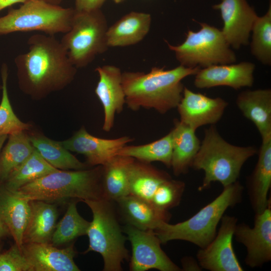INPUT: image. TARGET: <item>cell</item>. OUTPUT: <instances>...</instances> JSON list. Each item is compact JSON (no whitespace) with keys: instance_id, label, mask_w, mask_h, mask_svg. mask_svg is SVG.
Here are the masks:
<instances>
[{"instance_id":"1","label":"cell","mask_w":271,"mask_h":271,"mask_svg":"<svg viewBox=\"0 0 271 271\" xmlns=\"http://www.w3.org/2000/svg\"><path fill=\"white\" fill-rule=\"evenodd\" d=\"M27 43L28 51L15 59L19 87L24 94L39 100L73 81L77 68L60 41L53 35L35 34Z\"/></svg>"},{"instance_id":"35","label":"cell","mask_w":271,"mask_h":271,"mask_svg":"<svg viewBox=\"0 0 271 271\" xmlns=\"http://www.w3.org/2000/svg\"><path fill=\"white\" fill-rule=\"evenodd\" d=\"M185 189L183 181L171 178L160 185L151 203L161 209L168 210L180 204Z\"/></svg>"},{"instance_id":"10","label":"cell","mask_w":271,"mask_h":271,"mask_svg":"<svg viewBox=\"0 0 271 271\" xmlns=\"http://www.w3.org/2000/svg\"><path fill=\"white\" fill-rule=\"evenodd\" d=\"M123 231L131 247L130 270H181L163 250L160 240L154 230H141L126 224Z\"/></svg>"},{"instance_id":"5","label":"cell","mask_w":271,"mask_h":271,"mask_svg":"<svg viewBox=\"0 0 271 271\" xmlns=\"http://www.w3.org/2000/svg\"><path fill=\"white\" fill-rule=\"evenodd\" d=\"M102 175V165L74 171L59 170L15 191L30 201L49 203L68 199L96 200L103 198Z\"/></svg>"},{"instance_id":"29","label":"cell","mask_w":271,"mask_h":271,"mask_svg":"<svg viewBox=\"0 0 271 271\" xmlns=\"http://www.w3.org/2000/svg\"><path fill=\"white\" fill-rule=\"evenodd\" d=\"M26 131L8 136L7 144L0 153V184L3 183L10 173L26 161L35 150Z\"/></svg>"},{"instance_id":"23","label":"cell","mask_w":271,"mask_h":271,"mask_svg":"<svg viewBox=\"0 0 271 271\" xmlns=\"http://www.w3.org/2000/svg\"><path fill=\"white\" fill-rule=\"evenodd\" d=\"M151 20V15L146 13L132 12L125 15L108 28V48L128 46L140 42L149 33Z\"/></svg>"},{"instance_id":"33","label":"cell","mask_w":271,"mask_h":271,"mask_svg":"<svg viewBox=\"0 0 271 271\" xmlns=\"http://www.w3.org/2000/svg\"><path fill=\"white\" fill-rule=\"evenodd\" d=\"M250 50L252 55L264 65L271 64V5L266 13L257 17L252 28Z\"/></svg>"},{"instance_id":"18","label":"cell","mask_w":271,"mask_h":271,"mask_svg":"<svg viewBox=\"0 0 271 271\" xmlns=\"http://www.w3.org/2000/svg\"><path fill=\"white\" fill-rule=\"evenodd\" d=\"M21 251L29 271H79L74 260L73 244L58 248L49 243H23Z\"/></svg>"},{"instance_id":"28","label":"cell","mask_w":271,"mask_h":271,"mask_svg":"<svg viewBox=\"0 0 271 271\" xmlns=\"http://www.w3.org/2000/svg\"><path fill=\"white\" fill-rule=\"evenodd\" d=\"M35 149L54 168L61 170H83L89 167L66 149L60 142L52 140L44 135L29 134Z\"/></svg>"},{"instance_id":"42","label":"cell","mask_w":271,"mask_h":271,"mask_svg":"<svg viewBox=\"0 0 271 271\" xmlns=\"http://www.w3.org/2000/svg\"><path fill=\"white\" fill-rule=\"evenodd\" d=\"M49 4L53 5H58L61 2L62 0H41Z\"/></svg>"},{"instance_id":"9","label":"cell","mask_w":271,"mask_h":271,"mask_svg":"<svg viewBox=\"0 0 271 271\" xmlns=\"http://www.w3.org/2000/svg\"><path fill=\"white\" fill-rule=\"evenodd\" d=\"M199 24L200 30L197 32L188 30L182 44L175 46L166 42L180 65L202 68L235 63L236 55L230 48L221 30L205 23Z\"/></svg>"},{"instance_id":"8","label":"cell","mask_w":271,"mask_h":271,"mask_svg":"<svg viewBox=\"0 0 271 271\" xmlns=\"http://www.w3.org/2000/svg\"><path fill=\"white\" fill-rule=\"evenodd\" d=\"M75 10L41 0H28L0 18V35L39 31L49 35L64 34L71 26Z\"/></svg>"},{"instance_id":"34","label":"cell","mask_w":271,"mask_h":271,"mask_svg":"<svg viewBox=\"0 0 271 271\" xmlns=\"http://www.w3.org/2000/svg\"><path fill=\"white\" fill-rule=\"evenodd\" d=\"M8 70L7 64L4 63L1 68L2 97L0 103V134L9 136L17 132L28 130L32 125L22 121L14 112L8 92Z\"/></svg>"},{"instance_id":"7","label":"cell","mask_w":271,"mask_h":271,"mask_svg":"<svg viewBox=\"0 0 271 271\" xmlns=\"http://www.w3.org/2000/svg\"><path fill=\"white\" fill-rule=\"evenodd\" d=\"M108 28L105 17L100 9L88 12L75 10L71 28L64 34L60 42L76 68L87 66L96 56L107 50Z\"/></svg>"},{"instance_id":"37","label":"cell","mask_w":271,"mask_h":271,"mask_svg":"<svg viewBox=\"0 0 271 271\" xmlns=\"http://www.w3.org/2000/svg\"><path fill=\"white\" fill-rule=\"evenodd\" d=\"M76 11L88 12L99 10L105 0H75Z\"/></svg>"},{"instance_id":"40","label":"cell","mask_w":271,"mask_h":271,"mask_svg":"<svg viewBox=\"0 0 271 271\" xmlns=\"http://www.w3.org/2000/svg\"><path fill=\"white\" fill-rule=\"evenodd\" d=\"M9 233L8 227L0 216V239Z\"/></svg>"},{"instance_id":"13","label":"cell","mask_w":271,"mask_h":271,"mask_svg":"<svg viewBox=\"0 0 271 271\" xmlns=\"http://www.w3.org/2000/svg\"><path fill=\"white\" fill-rule=\"evenodd\" d=\"M220 11L221 30L229 45L235 49L248 45L253 24L258 16L246 0H220L213 6Z\"/></svg>"},{"instance_id":"36","label":"cell","mask_w":271,"mask_h":271,"mask_svg":"<svg viewBox=\"0 0 271 271\" xmlns=\"http://www.w3.org/2000/svg\"><path fill=\"white\" fill-rule=\"evenodd\" d=\"M0 271H29L27 261L16 243L1 253Z\"/></svg>"},{"instance_id":"14","label":"cell","mask_w":271,"mask_h":271,"mask_svg":"<svg viewBox=\"0 0 271 271\" xmlns=\"http://www.w3.org/2000/svg\"><path fill=\"white\" fill-rule=\"evenodd\" d=\"M228 105V103L221 97L211 98L184 87L177 108L179 120L196 130L201 126L216 123Z\"/></svg>"},{"instance_id":"4","label":"cell","mask_w":271,"mask_h":271,"mask_svg":"<svg viewBox=\"0 0 271 271\" xmlns=\"http://www.w3.org/2000/svg\"><path fill=\"white\" fill-rule=\"evenodd\" d=\"M243 191V187L238 181L224 186L215 199L188 219L174 224L162 222L154 231L161 244L181 240L203 248L215 236L225 211L241 202Z\"/></svg>"},{"instance_id":"6","label":"cell","mask_w":271,"mask_h":271,"mask_svg":"<svg viewBox=\"0 0 271 271\" xmlns=\"http://www.w3.org/2000/svg\"><path fill=\"white\" fill-rule=\"evenodd\" d=\"M83 202L90 208L93 215L86 234L89 246L84 253H99L103 260L104 271L122 270V264L128 258L129 251L125 246L127 239L119 224L113 202L103 198Z\"/></svg>"},{"instance_id":"2","label":"cell","mask_w":271,"mask_h":271,"mask_svg":"<svg viewBox=\"0 0 271 271\" xmlns=\"http://www.w3.org/2000/svg\"><path fill=\"white\" fill-rule=\"evenodd\" d=\"M200 69L180 65L169 70L154 67L147 73L124 72L122 84L125 104L133 111L144 108L165 114L177 108L180 102L184 87L182 80L195 75Z\"/></svg>"},{"instance_id":"41","label":"cell","mask_w":271,"mask_h":271,"mask_svg":"<svg viewBox=\"0 0 271 271\" xmlns=\"http://www.w3.org/2000/svg\"><path fill=\"white\" fill-rule=\"evenodd\" d=\"M8 136L7 134H0V153L2 151L3 146L8 138Z\"/></svg>"},{"instance_id":"27","label":"cell","mask_w":271,"mask_h":271,"mask_svg":"<svg viewBox=\"0 0 271 271\" xmlns=\"http://www.w3.org/2000/svg\"><path fill=\"white\" fill-rule=\"evenodd\" d=\"M171 178L167 172L151 163L134 159L129 171V194L151 202L160 185Z\"/></svg>"},{"instance_id":"15","label":"cell","mask_w":271,"mask_h":271,"mask_svg":"<svg viewBox=\"0 0 271 271\" xmlns=\"http://www.w3.org/2000/svg\"><path fill=\"white\" fill-rule=\"evenodd\" d=\"M133 140L128 136L114 139L98 138L83 126L71 138L60 142L68 151L84 155L89 167H95L104 165Z\"/></svg>"},{"instance_id":"3","label":"cell","mask_w":271,"mask_h":271,"mask_svg":"<svg viewBox=\"0 0 271 271\" xmlns=\"http://www.w3.org/2000/svg\"><path fill=\"white\" fill-rule=\"evenodd\" d=\"M257 151L253 146L240 147L228 143L214 124L211 125L204 130V138L191 166L204 173L198 190L206 189L214 182L224 187L238 181L243 165Z\"/></svg>"},{"instance_id":"44","label":"cell","mask_w":271,"mask_h":271,"mask_svg":"<svg viewBox=\"0 0 271 271\" xmlns=\"http://www.w3.org/2000/svg\"><path fill=\"white\" fill-rule=\"evenodd\" d=\"M0 254H1V248H0Z\"/></svg>"},{"instance_id":"38","label":"cell","mask_w":271,"mask_h":271,"mask_svg":"<svg viewBox=\"0 0 271 271\" xmlns=\"http://www.w3.org/2000/svg\"><path fill=\"white\" fill-rule=\"evenodd\" d=\"M182 270L186 271L201 270L202 268L197 260L191 256H185L181 260Z\"/></svg>"},{"instance_id":"26","label":"cell","mask_w":271,"mask_h":271,"mask_svg":"<svg viewBox=\"0 0 271 271\" xmlns=\"http://www.w3.org/2000/svg\"><path fill=\"white\" fill-rule=\"evenodd\" d=\"M134 160L130 157L117 155L102 165L104 198L115 202L129 194V171Z\"/></svg>"},{"instance_id":"21","label":"cell","mask_w":271,"mask_h":271,"mask_svg":"<svg viewBox=\"0 0 271 271\" xmlns=\"http://www.w3.org/2000/svg\"><path fill=\"white\" fill-rule=\"evenodd\" d=\"M236 104L244 117L255 125L261 140L271 137V90H246L239 93Z\"/></svg>"},{"instance_id":"12","label":"cell","mask_w":271,"mask_h":271,"mask_svg":"<svg viewBox=\"0 0 271 271\" xmlns=\"http://www.w3.org/2000/svg\"><path fill=\"white\" fill-rule=\"evenodd\" d=\"M270 203L262 212L255 214L253 227L242 223L237 224L234 230L235 240L246 248L244 261L252 268L271 260Z\"/></svg>"},{"instance_id":"43","label":"cell","mask_w":271,"mask_h":271,"mask_svg":"<svg viewBox=\"0 0 271 271\" xmlns=\"http://www.w3.org/2000/svg\"><path fill=\"white\" fill-rule=\"evenodd\" d=\"M114 3H116V4H119V3H121L122 2H123V1H124L125 0H112Z\"/></svg>"},{"instance_id":"19","label":"cell","mask_w":271,"mask_h":271,"mask_svg":"<svg viewBox=\"0 0 271 271\" xmlns=\"http://www.w3.org/2000/svg\"><path fill=\"white\" fill-rule=\"evenodd\" d=\"M258 160L247 179L249 201L255 214L262 212L271 202L268 194L271 187V137L262 140Z\"/></svg>"},{"instance_id":"11","label":"cell","mask_w":271,"mask_h":271,"mask_svg":"<svg viewBox=\"0 0 271 271\" xmlns=\"http://www.w3.org/2000/svg\"><path fill=\"white\" fill-rule=\"evenodd\" d=\"M215 236L196 254L202 268L210 271H242L234 251L233 237L238 219L234 216L224 215Z\"/></svg>"},{"instance_id":"31","label":"cell","mask_w":271,"mask_h":271,"mask_svg":"<svg viewBox=\"0 0 271 271\" xmlns=\"http://www.w3.org/2000/svg\"><path fill=\"white\" fill-rule=\"evenodd\" d=\"M172 146V137L170 131L162 138L147 144L139 146L126 145L119 150L117 155L130 157L148 163L160 162L170 168Z\"/></svg>"},{"instance_id":"39","label":"cell","mask_w":271,"mask_h":271,"mask_svg":"<svg viewBox=\"0 0 271 271\" xmlns=\"http://www.w3.org/2000/svg\"><path fill=\"white\" fill-rule=\"evenodd\" d=\"M28 0H0V12L5 8L14 4L22 3H24Z\"/></svg>"},{"instance_id":"32","label":"cell","mask_w":271,"mask_h":271,"mask_svg":"<svg viewBox=\"0 0 271 271\" xmlns=\"http://www.w3.org/2000/svg\"><path fill=\"white\" fill-rule=\"evenodd\" d=\"M76 201L70 202L66 212L56 225L51 242L54 246L67 243L78 237L86 235L90 222L84 219L78 213Z\"/></svg>"},{"instance_id":"22","label":"cell","mask_w":271,"mask_h":271,"mask_svg":"<svg viewBox=\"0 0 271 271\" xmlns=\"http://www.w3.org/2000/svg\"><path fill=\"white\" fill-rule=\"evenodd\" d=\"M30 202L16 191L8 190L0 184V216L20 249L30 214Z\"/></svg>"},{"instance_id":"30","label":"cell","mask_w":271,"mask_h":271,"mask_svg":"<svg viewBox=\"0 0 271 271\" xmlns=\"http://www.w3.org/2000/svg\"><path fill=\"white\" fill-rule=\"evenodd\" d=\"M58 170L45 161L35 149L31 156L13 170L2 184L7 189L15 191L25 185Z\"/></svg>"},{"instance_id":"24","label":"cell","mask_w":271,"mask_h":271,"mask_svg":"<svg viewBox=\"0 0 271 271\" xmlns=\"http://www.w3.org/2000/svg\"><path fill=\"white\" fill-rule=\"evenodd\" d=\"M195 131L178 119L174 120V127L171 130L173 145L171 168L176 176L188 172L199 149L201 142Z\"/></svg>"},{"instance_id":"20","label":"cell","mask_w":271,"mask_h":271,"mask_svg":"<svg viewBox=\"0 0 271 271\" xmlns=\"http://www.w3.org/2000/svg\"><path fill=\"white\" fill-rule=\"evenodd\" d=\"M115 202L126 224L141 230H155L161 222H169L171 217L168 210L161 209L150 202L130 194Z\"/></svg>"},{"instance_id":"25","label":"cell","mask_w":271,"mask_h":271,"mask_svg":"<svg viewBox=\"0 0 271 271\" xmlns=\"http://www.w3.org/2000/svg\"><path fill=\"white\" fill-rule=\"evenodd\" d=\"M30 214L23 236V244L49 243L58 217L55 205L40 200L30 201Z\"/></svg>"},{"instance_id":"16","label":"cell","mask_w":271,"mask_h":271,"mask_svg":"<svg viewBox=\"0 0 271 271\" xmlns=\"http://www.w3.org/2000/svg\"><path fill=\"white\" fill-rule=\"evenodd\" d=\"M95 70L99 76L95 93L104 111L102 129L109 132L113 127L115 114L122 112L125 104L122 73L118 67L111 65L98 66Z\"/></svg>"},{"instance_id":"17","label":"cell","mask_w":271,"mask_h":271,"mask_svg":"<svg viewBox=\"0 0 271 271\" xmlns=\"http://www.w3.org/2000/svg\"><path fill=\"white\" fill-rule=\"evenodd\" d=\"M255 65L250 62L219 64L200 68L195 75L194 85L200 89L225 86L234 89L251 87Z\"/></svg>"}]
</instances>
